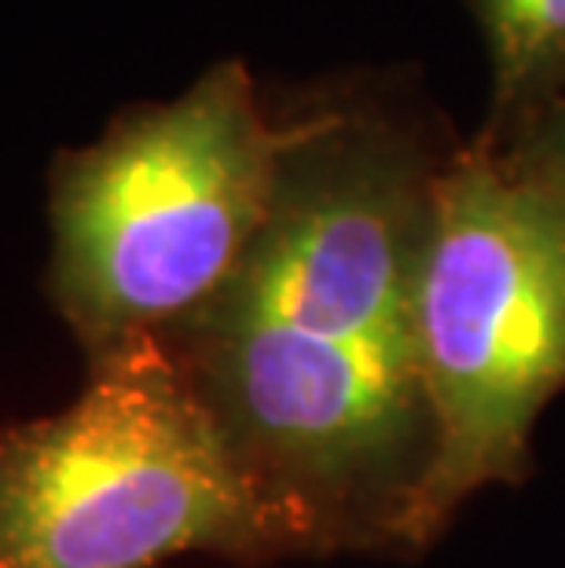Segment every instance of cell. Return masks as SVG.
Segmentation results:
<instances>
[{
  "instance_id": "cell-2",
  "label": "cell",
  "mask_w": 565,
  "mask_h": 568,
  "mask_svg": "<svg viewBox=\"0 0 565 568\" xmlns=\"http://www.w3.org/2000/svg\"><path fill=\"white\" fill-rule=\"evenodd\" d=\"M283 148L246 63L224 59L59 154L48 294L85 359L176 334L232 283L272 213Z\"/></svg>"
},
{
  "instance_id": "cell-3",
  "label": "cell",
  "mask_w": 565,
  "mask_h": 568,
  "mask_svg": "<svg viewBox=\"0 0 565 568\" xmlns=\"http://www.w3.org/2000/svg\"><path fill=\"white\" fill-rule=\"evenodd\" d=\"M297 554L165 337L85 359L56 415L0 429V568Z\"/></svg>"
},
{
  "instance_id": "cell-1",
  "label": "cell",
  "mask_w": 565,
  "mask_h": 568,
  "mask_svg": "<svg viewBox=\"0 0 565 568\" xmlns=\"http://www.w3.org/2000/svg\"><path fill=\"white\" fill-rule=\"evenodd\" d=\"M283 125L258 243L165 342L297 554L396 542L434 452L415 286L444 162L353 106Z\"/></svg>"
},
{
  "instance_id": "cell-4",
  "label": "cell",
  "mask_w": 565,
  "mask_h": 568,
  "mask_svg": "<svg viewBox=\"0 0 565 568\" xmlns=\"http://www.w3.org/2000/svg\"><path fill=\"white\" fill-rule=\"evenodd\" d=\"M415 345L434 452L396 542L426 547L471 495L528 474L565 389V199L488 136L437 173Z\"/></svg>"
},
{
  "instance_id": "cell-6",
  "label": "cell",
  "mask_w": 565,
  "mask_h": 568,
  "mask_svg": "<svg viewBox=\"0 0 565 568\" xmlns=\"http://www.w3.org/2000/svg\"><path fill=\"white\" fill-rule=\"evenodd\" d=\"M500 143L514 165L565 199V92L551 100L544 111H536L522 129H514L511 143Z\"/></svg>"
},
{
  "instance_id": "cell-5",
  "label": "cell",
  "mask_w": 565,
  "mask_h": 568,
  "mask_svg": "<svg viewBox=\"0 0 565 568\" xmlns=\"http://www.w3.org/2000/svg\"><path fill=\"white\" fill-rule=\"evenodd\" d=\"M492 67L488 140H507L565 92V0H471Z\"/></svg>"
}]
</instances>
